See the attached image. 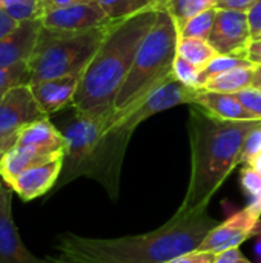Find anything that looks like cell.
<instances>
[{
  "mask_svg": "<svg viewBox=\"0 0 261 263\" xmlns=\"http://www.w3.org/2000/svg\"><path fill=\"white\" fill-rule=\"evenodd\" d=\"M218 222L208 208L175 213L160 228L117 239H91L65 233L58 236V256L75 263H166L195 251Z\"/></svg>",
  "mask_w": 261,
  "mask_h": 263,
  "instance_id": "6da1fadb",
  "label": "cell"
},
{
  "mask_svg": "<svg viewBox=\"0 0 261 263\" xmlns=\"http://www.w3.org/2000/svg\"><path fill=\"white\" fill-rule=\"evenodd\" d=\"M260 125V119L222 120L198 105H191V179L178 213L208 208L214 194L240 163L248 134Z\"/></svg>",
  "mask_w": 261,
  "mask_h": 263,
  "instance_id": "7a4b0ae2",
  "label": "cell"
},
{
  "mask_svg": "<svg viewBox=\"0 0 261 263\" xmlns=\"http://www.w3.org/2000/svg\"><path fill=\"white\" fill-rule=\"evenodd\" d=\"M160 8H149L114 22L83 71L71 108L80 112L115 111V97L132 68L140 43L155 23Z\"/></svg>",
  "mask_w": 261,
  "mask_h": 263,
  "instance_id": "3957f363",
  "label": "cell"
},
{
  "mask_svg": "<svg viewBox=\"0 0 261 263\" xmlns=\"http://www.w3.org/2000/svg\"><path fill=\"white\" fill-rule=\"evenodd\" d=\"M114 114L115 111L80 112L74 109L62 129L66 151L54 190H60L77 177H91L100 182L111 197H117L122 162L131 136L109 128Z\"/></svg>",
  "mask_w": 261,
  "mask_h": 263,
  "instance_id": "277c9868",
  "label": "cell"
},
{
  "mask_svg": "<svg viewBox=\"0 0 261 263\" xmlns=\"http://www.w3.org/2000/svg\"><path fill=\"white\" fill-rule=\"evenodd\" d=\"M178 40L177 23L162 6L157 12L155 23L140 43L132 68L115 97V112L140 102L174 74L172 68L178 54Z\"/></svg>",
  "mask_w": 261,
  "mask_h": 263,
  "instance_id": "5b68a950",
  "label": "cell"
},
{
  "mask_svg": "<svg viewBox=\"0 0 261 263\" xmlns=\"http://www.w3.org/2000/svg\"><path fill=\"white\" fill-rule=\"evenodd\" d=\"M115 22V20H114ZM114 22L86 31H54L42 28L29 59V85L72 74H83Z\"/></svg>",
  "mask_w": 261,
  "mask_h": 263,
  "instance_id": "8992f818",
  "label": "cell"
},
{
  "mask_svg": "<svg viewBox=\"0 0 261 263\" xmlns=\"http://www.w3.org/2000/svg\"><path fill=\"white\" fill-rule=\"evenodd\" d=\"M197 94H198L197 88H191L182 83L172 74L163 83L154 88L145 99H142L140 102L131 105L123 111H117L112 116L109 128L132 136L134 129L146 119L178 105H194Z\"/></svg>",
  "mask_w": 261,
  "mask_h": 263,
  "instance_id": "52a82bcc",
  "label": "cell"
},
{
  "mask_svg": "<svg viewBox=\"0 0 261 263\" xmlns=\"http://www.w3.org/2000/svg\"><path fill=\"white\" fill-rule=\"evenodd\" d=\"M260 216L251 206L235 211L225 222L212 228L195 251L217 254L231 248H240L245 240L255 237L261 231Z\"/></svg>",
  "mask_w": 261,
  "mask_h": 263,
  "instance_id": "ba28073f",
  "label": "cell"
},
{
  "mask_svg": "<svg viewBox=\"0 0 261 263\" xmlns=\"http://www.w3.org/2000/svg\"><path fill=\"white\" fill-rule=\"evenodd\" d=\"M43 117L48 116L42 112L29 85L9 89L0 100V140L14 145L25 126Z\"/></svg>",
  "mask_w": 261,
  "mask_h": 263,
  "instance_id": "9c48e42d",
  "label": "cell"
},
{
  "mask_svg": "<svg viewBox=\"0 0 261 263\" xmlns=\"http://www.w3.org/2000/svg\"><path fill=\"white\" fill-rule=\"evenodd\" d=\"M252 40V29L248 12L217 9V17L208 42L222 55H240L248 59V46Z\"/></svg>",
  "mask_w": 261,
  "mask_h": 263,
  "instance_id": "30bf717a",
  "label": "cell"
},
{
  "mask_svg": "<svg viewBox=\"0 0 261 263\" xmlns=\"http://www.w3.org/2000/svg\"><path fill=\"white\" fill-rule=\"evenodd\" d=\"M40 22L43 28L54 31H86L98 26H105L114 20L103 11V8L95 2H80L68 5L63 8L46 11Z\"/></svg>",
  "mask_w": 261,
  "mask_h": 263,
  "instance_id": "8fae6325",
  "label": "cell"
},
{
  "mask_svg": "<svg viewBox=\"0 0 261 263\" xmlns=\"http://www.w3.org/2000/svg\"><path fill=\"white\" fill-rule=\"evenodd\" d=\"M0 263H58L57 257L34 256L23 245L12 219V190L8 186L0 200Z\"/></svg>",
  "mask_w": 261,
  "mask_h": 263,
  "instance_id": "7c38bea8",
  "label": "cell"
},
{
  "mask_svg": "<svg viewBox=\"0 0 261 263\" xmlns=\"http://www.w3.org/2000/svg\"><path fill=\"white\" fill-rule=\"evenodd\" d=\"M62 170L63 159H57L22 171L6 186L12 190V193H15L22 200L29 202L54 190L60 179Z\"/></svg>",
  "mask_w": 261,
  "mask_h": 263,
  "instance_id": "4fadbf2b",
  "label": "cell"
},
{
  "mask_svg": "<svg viewBox=\"0 0 261 263\" xmlns=\"http://www.w3.org/2000/svg\"><path fill=\"white\" fill-rule=\"evenodd\" d=\"M82 74L62 76L29 85L32 96L45 116L55 114L66 106H72Z\"/></svg>",
  "mask_w": 261,
  "mask_h": 263,
  "instance_id": "5bb4252c",
  "label": "cell"
},
{
  "mask_svg": "<svg viewBox=\"0 0 261 263\" xmlns=\"http://www.w3.org/2000/svg\"><path fill=\"white\" fill-rule=\"evenodd\" d=\"M43 25L40 18L25 20L17 28L0 40V66L14 65L18 62H29L37 46Z\"/></svg>",
  "mask_w": 261,
  "mask_h": 263,
  "instance_id": "9a60e30c",
  "label": "cell"
},
{
  "mask_svg": "<svg viewBox=\"0 0 261 263\" xmlns=\"http://www.w3.org/2000/svg\"><path fill=\"white\" fill-rule=\"evenodd\" d=\"M63 157H65V153H60V151L14 145L2 159L0 177L5 182V185H8L22 171L37 166V165H43V163L57 160V159H63Z\"/></svg>",
  "mask_w": 261,
  "mask_h": 263,
  "instance_id": "2e32d148",
  "label": "cell"
},
{
  "mask_svg": "<svg viewBox=\"0 0 261 263\" xmlns=\"http://www.w3.org/2000/svg\"><path fill=\"white\" fill-rule=\"evenodd\" d=\"M194 105H198L200 108L222 120H258L245 109L235 94L229 92H217L202 88L198 89Z\"/></svg>",
  "mask_w": 261,
  "mask_h": 263,
  "instance_id": "e0dca14e",
  "label": "cell"
},
{
  "mask_svg": "<svg viewBox=\"0 0 261 263\" xmlns=\"http://www.w3.org/2000/svg\"><path fill=\"white\" fill-rule=\"evenodd\" d=\"M14 145L20 146H35L51 151H66V140L60 129L49 120V117L38 119L28 126H25Z\"/></svg>",
  "mask_w": 261,
  "mask_h": 263,
  "instance_id": "ac0fdd59",
  "label": "cell"
},
{
  "mask_svg": "<svg viewBox=\"0 0 261 263\" xmlns=\"http://www.w3.org/2000/svg\"><path fill=\"white\" fill-rule=\"evenodd\" d=\"M252 79H254V66L237 68L211 77L205 83V89L235 94L242 89L252 86Z\"/></svg>",
  "mask_w": 261,
  "mask_h": 263,
  "instance_id": "d6986e66",
  "label": "cell"
},
{
  "mask_svg": "<svg viewBox=\"0 0 261 263\" xmlns=\"http://www.w3.org/2000/svg\"><path fill=\"white\" fill-rule=\"evenodd\" d=\"M178 55L191 62L198 68H205L211 60H214L218 52L215 48L203 39H191V37H180L178 40Z\"/></svg>",
  "mask_w": 261,
  "mask_h": 263,
  "instance_id": "ffe728a7",
  "label": "cell"
},
{
  "mask_svg": "<svg viewBox=\"0 0 261 263\" xmlns=\"http://www.w3.org/2000/svg\"><path fill=\"white\" fill-rule=\"evenodd\" d=\"M111 20H122L149 8L163 6L165 0H95Z\"/></svg>",
  "mask_w": 261,
  "mask_h": 263,
  "instance_id": "44dd1931",
  "label": "cell"
},
{
  "mask_svg": "<svg viewBox=\"0 0 261 263\" xmlns=\"http://www.w3.org/2000/svg\"><path fill=\"white\" fill-rule=\"evenodd\" d=\"M217 0H165L163 8L172 15L177 26H182L192 15L215 8Z\"/></svg>",
  "mask_w": 261,
  "mask_h": 263,
  "instance_id": "7402d4cb",
  "label": "cell"
},
{
  "mask_svg": "<svg viewBox=\"0 0 261 263\" xmlns=\"http://www.w3.org/2000/svg\"><path fill=\"white\" fill-rule=\"evenodd\" d=\"M217 17V8L206 9L203 12H198L188 18L182 26H178V34L180 37H191V39H203L208 40L214 22Z\"/></svg>",
  "mask_w": 261,
  "mask_h": 263,
  "instance_id": "603a6c76",
  "label": "cell"
},
{
  "mask_svg": "<svg viewBox=\"0 0 261 263\" xmlns=\"http://www.w3.org/2000/svg\"><path fill=\"white\" fill-rule=\"evenodd\" d=\"M0 8L18 23L40 18L43 14L42 0H0Z\"/></svg>",
  "mask_w": 261,
  "mask_h": 263,
  "instance_id": "cb8c5ba5",
  "label": "cell"
},
{
  "mask_svg": "<svg viewBox=\"0 0 261 263\" xmlns=\"http://www.w3.org/2000/svg\"><path fill=\"white\" fill-rule=\"evenodd\" d=\"M31 69L28 62H18L8 66H0V94L22 85H29Z\"/></svg>",
  "mask_w": 261,
  "mask_h": 263,
  "instance_id": "d4e9b609",
  "label": "cell"
},
{
  "mask_svg": "<svg viewBox=\"0 0 261 263\" xmlns=\"http://www.w3.org/2000/svg\"><path fill=\"white\" fill-rule=\"evenodd\" d=\"M245 66H255L252 62H249L246 57H240V55H222L218 54L214 60H211L203 69H202V76L205 83L218 74H223L226 71L231 69H237V68H245Z\"/></svg>",
  "mask_w": 261,
  "mask_h": 263,
  "instance_id": "484cf974",
  "label": "cell"
},
{
  "mask_svg": "<svg viewBox=\"0 0 261 263\" xmlns=\"http://www.w3.org/2000/svg\"><path fill=\"white\" fill-rule=\"evenodd\" d=\"M240 182L245 194L249 197V205L252 210L261 214V174L252 166L245 165L240 173Z\"/></svg>",
  "mask_w": 261,
  "mask_h": 263,
  "instance_id": "4316f807",
  "label": "cell"
},
{
  "mask_svg": "<svg viewBox=\"0 0 261 263\" xmlns=\"http://www.w3.org/2000/svg\"><path fill=\"white\" fill-rule=\"evenodd\" d=\"M174 76L185 85L191 86V88H197L202 89L205 88V80L202 76V68L192 65L191 62H188L186 59H183L182 55L177 54L175 60H174Z\"/></svg>",
  "mask_w": 261,
  "mask_h": 263,
  "instance_id": "83f0119b",
  "label": "cell"
},
{
  "mask_svg": "<svg viewBox=\"0 0 261 263\" xmlns=\"http://www.w3.org/2000/svg\"><path fill=\"white\" fill-rule=\"evenodd\" d=\"M235 96L248 112H251L255 119H261V91L249 86L235 92Z\"/></svg>",
  "mask_w": 261,
  "mask_h": 263,
  "instance_id": "f1b7e54d",
  "label": "cell"
},
{
  "mask_svg": "<svg viewBox=\"0 0 261 263\" xmlns=\"http://www.w3.org/2000/svg\"><path fill=\"white\" fill-rule=\"evenodd\" d=\"M258 154H261V125L248 134L245 145H243V149H242L240 163L248 165Z\"/></svg>",
  "mask_w": 261,
  "mask_h": 263,
  "instance_id": "f546056e",
  "label": "cell"
},
{
  "mask_svg": "<svg viewBox=\"0 0 261 263\" xmlns=\"http://www.w3.org/2000/svg\"><path fill=\"white\" fill-rule=\"evenodd\" d=\"M214 253H203V251H191L183 256H178L166 263H214Z\"/></svg>",
  "mask_w": 261,
  "mask_h": 263,
  "instance_id": "4dcf8cb0",
  "label": "cell"
},
{
  "mask_svg": "<svg viewBox=\"0 0 261 263\" xmlns=\"http://www.w3.org/2000/svg\"><path fill=\"white\" fill-rule=\"evenodd\" d=\"M258 0H217L215 8L217 9H232V11H242L248 12L255 6Z\"/></svg>",
  "mask_w": 261,
  "mask_h": 263,
  "instance_id": "1f68e13d",
  "label": "cell"
},
{
  "mask_svg": "<svg viewBox=\"0 0 261 263\" xmlns=\"http://www.w3.org/2000/svg\"><path fill=\"white\" fill-rule=\"evenodd\" d=\"M214 263H252L251 260H248L243 253L240 251V248H231L222 253L215 254Z\"/></svg>",
  "mask_w": 261,
  "mask_h": 263,
  "instance_id": "d6a6232c",
  "label": "cell"
},
{
  "mask_svg": "<svg viewBox=\"0 0 261 263\" xmlns=\"http://www.w3.org/2000/svg\"><path fill=\"white\" fill-rule=\"evenodd\" d=\"M18 22L14 20L5 9L0 8V40L5 39L6 35H9L15 28H17Z\"/></svg>",
  "mask_w": 261,
  "mask_h": 263,
  "instance_id": "836d02e7",
  "label": "cell"
},
{
  "mask_svg": "<svg viewBox=\"0 0 261 263\" xmlns=\"http://www.w3.org/2000/svg\"><path fill=\"white\" fill-rule=\"evenodd\" d=\"M249 23L252 29V39H257L261 34V0L255 3V6L249 11Z\"/></svg>",
  "mask_w": 261,
  "mask_h": 263,
  "instance_id": "e575fe53",
  "label": "cell"
},
{
  "mask_svg": "<svg viewBox=\"0 0 261 263\" xmlns=\"http://www.w3.org/2000/svg\"><path fill=\"white\" fill-rule=\"evenodd\" d=\"M248 60L254 65H261V37L251 40L248 46Z\"/></svg>",
  "mask_w": 261,
  "mask_h": 263,
  "instance_id": "d590c367",
  "label": "cell"
},
{
  "mask_svg": "<svg viewBox=\"0 0 261 263\" xmlns=\"http://www.w3.org/2000/svg\"><path fill=\"white\" fill-rule=\"evenodd\" d=\"M80 2H89V0H42V8H43V14H45L46 11L63 8V6L74 5V3H80Z\"/></svg>",
  "mask_w": 261,
  "mask_h": 263,
  "instance_id": "8d00e7d4",
  "label": "cell"
},
{
  "mask_svg": "<svg viewBox=\"0 0 261 263\" xmlns=\"http://www.w3.org/2000/svg\"><path fill=\"white\" fill-rule=\"evenodd\" d=\"M252 86L255 89L261 91V65L254 66V79H252Z\"/></svg>",
  "mask_w": 261,
  "mask_h": 263,
  "instance_id": "74e56055",
  "label": "cell"
},
{
  "mask_svg": "<svg viewBox=\"0 0 261 263\" xmlns=\"http://www.w3.org/2000/svg\"><path fill=\"white\" fill-rule=\"evenodd\" d=\"M255 237H257V240H255V245H254V254H255L257 263H261V231Z\"/></svg>",
  "mask_w": 261,
  "mask_h": 263,
  "instance_id": "f35d334b",
  "label": "cell"
},
{
  "mask_svg": "<svg viewBox=\"0 0 261 263\" xmlns=\"http://www.w3.org/2000/svg\"><path fill=\"white\" fill-rule=\"evenodd\" d=\"M14 145H11V143H8V142H2L0 140V163H2V159H3V156L12 148Z\"/></svg>",
  "mask_w": 261,
  "mask_h": 263,
  "instance_id": "ab89813d",
  "label": "cell"
},
{
  "mask_svg": "<svg viewBox=\"0 0 261 263\" xmlns=\"http://www.w3.org/2000/svg\"><path fill=\"white\" fill-rule=\"evenodd\" d=\"M5 188H6V185H5V182L2 180V177H0V200H2V196H3Z\"/></svg>",
  "mask_w": 261,
  "mask_h": 263,
  "instance_id": "60d3db41",
  "label": "cell"
},
{
  "mask_svg": "<svg viewBox=\"0 0 261 263\" xmlns=\"http://www.w3.org/2000/svg\"><path fill=\"white\" fill-rule=\"evenodd\" d=\"M57 262L58 263H75V262H71V260H68V259H65V257H62V256H57Z\"/></svg>",
  "mask_w": 261,
  "mask_h": 263,
  "instance_id": "b9f144b4",
  "label": "cell"
},
{
  "mask_svg": "<svg viewBox=\"0 0 261 263\" xmlns=\"http://www.w3.org/2000/svg\"><path fill=\"white\" fill-rule=\"evenodd\" d=\"M3 96H5V94H0V100H2V97H3Z\"/></svg>",
  "mask_w": 261,
  "mask_h": 263,
  "instance_id": "7bdbcfd3",
  "label": "cell"
},
{
  "mask_svg": "<svg viewBox=\"0 0 261 263\" xmlns=\"http://www.w3.org/2000/svg\"><path fill=\"white\" fill-rule=\"evenodd\" d=\"M258 37H261V34H260V35H258ZM258 37H257V39H258Z\"/></svg>",
  "mask_w": 261,
  "mask_h": 263,
  "instance_id": "ee69618b",
  "label": "cell"
}]
</instances>
